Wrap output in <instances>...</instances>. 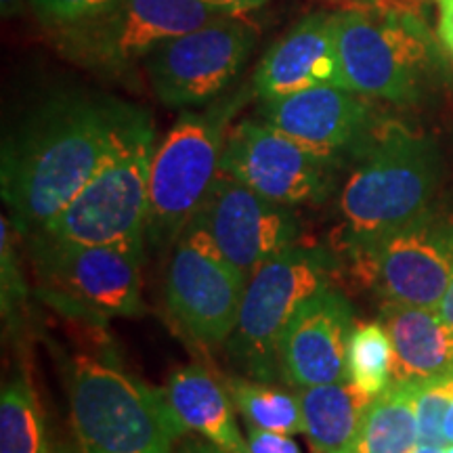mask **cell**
Instances as JSON below:
<instances>
[{"label": "cell", "instance_id": "1", "mask_svg": "<svg viewBox=\"0 0 453 453\" xmlns=\"http://www.w3.org/2000/svg\"><path fill=\"white\" fill-rule=\"evenodd\" d=\"M147 118L105 97L64 95L44 104L4 141L0 187L11 225L42 234Z\"/></svg>", "mask_w": 453, "mask_h": 453}, {"label": "cell", "instance_id": "2", "mask_svg": "<svg viewBox=\"0 0 453 453\" xmlns=\"http://www.w3.org/2000/svg\"><path fill=\"white\" fill-rule=\"evenodd\" d=\"M338 197L342 246L376 240L430 211L441 180L434 141L401 122L373 124Z\"/></svg>", "mask_w": 453, "mask_h": 453}, {"label": "cell", "instance_id": "3", "mask_svg": "<svg viewBox=\"0 0 453 453\" xmlns=\"http://www.w3.org/2000/svg\"><path fill=\"white\" fill-rule=\"evenodd\" d=\"M338 53L347 88L413 105L447 82L445 49L410 9L361 4L338 13Z\"/></svg>", "mask_w": 453, "mask_h": 453}, {"label": "cell", "instance_id": "4", "mask_svg": "<svg viewBox=\"0 0 453 453\" xmlns=\"http://www.w3.org/2000/svg\"><path fill=\"white\" fill-rule=\"evenodd\" d=\"M67 393L82 453H173L187 433L162 390L99 357H73Z\"/></svg>", "mask_w": 453, "mask_h": 453}, {"label": "cell", "instance_id": "5", "mask_svg": "<svg viewBox=\"0 0 453 453\" xmlns=\"http://www.w3.org/2000/svg\"><path fill=\"white\" fill-rule=\"evenodd\" d=\"M246 95L214 99L202 111H183L156 145L150 173L145 242L168 248L179 242L220 174L229 120Z\"/></svg>", "mask_w": 453, "mask_h": 453}, {"label": "cell", "instance_id": "6", "mask_svg": "<svg viewBox=\"0 0 453 453\" xmlns=\"http://www.w3.org/2000/svg\"><path fill=\"white\" fill-rule=\"evenodd\" d=\"M27 240L38 296L61 315L88 326H107L145 311L141 300L143 248L87 246L47 234Z\"/></svg>", "mask_w": 453, "mask_h": 453}, {"label": "cell", "instance_id": "7", "mask_svg": "<svg viewBox=\"0 0 453 453\" xmlns=\"http://www.w3.org/2000/svg\"><path fill=\"white\" fill-rule=\"evenodd\" d=\"M154 151L156 133L147 116L42 234L87 246L143 248Z\"/></svg>", "mask_w": 453, "mask_h": 453}, {"label": "cell", "instance_id": "8", "mask_svg": "<svg viewBox=\"0 0 453 453\" xmlns=\"http://www.w3.org/2000/svg\"><path fill=\"white\" fill-rule=\"evenodd\" d=\"M334 267L330 252L296 243L248 280L237 326L226 340L243 373L260 382H273L281 376L283 332L300 304L330 283Z\"/></svg>", "mask_w": 453, "mask_h": 453}, {"label": "cell", "instance_id": "9", "mask_svg": "<svg viewBox=\"0 0 453 453\" xmlns=\"http://www.w3.org/2000/svg\"><path fill=\"white\" fill-rule=\"evenodd\" d=\"M234 15L203 0H111L97 13L53 27L57 50L97 72H124L170 38Z\"/></svg>", "mask_w": 453, "mask_h": 453}, {"label": "cell", "instance_id": "10", "mask_svg": "<svg viewBox=\"0 0 453 453\" xmlns=\"http://www.w3.org/2000/svg\"><path fill=\"white\" fill-rule=\"evenodd\" d=\"M344 248L355 273L384 303L437 311L453 277V220L430 211L376 240Z\"/></svg>", "mask_w": 453, "mask_h": 453}, {"label": "cell", "instance_id": "11", "mask_svg": "<svg viewBox=\"0 0 453 453\" xmlns=\"http://www.w3.org/2000/svg\"><path fill=\"white\" fill-rule=\"evenodd\" d=\"M257 34L243 15H226L162 42L145 59L157 101L187 110L219 99L246 65Z\"/></svg>", "mask_w": 453, "mask_h": 453}, {"label": "cell", "instance_id": "12", "mask_svg": "<svg viewBox=\"0 0 453 453\" xmlns=\"http://www.w3.org/2000/svg\"><path fill=\"white\" fill-rule=\"evenodd\" d=\"M246 280L226 260L211 235L196 223L174 243L166 273V304L180 330L196 342L220 344L231 338Z\"/></svg>", "mask_w": 453, "mask_h": 453}, {"label": "cell", "instance_id": "13", "mask_svg": "<svg viewBox=\"0 0 453 453\" xmlns=\"http://www.w3.org/2000/svg\"><path fill=\"white\" fill-rule=\"evenodd\" d=\"M191 223L211 235L246 283L265 263L296 246L300 237V220L292 206L267 200L225 170Z\"/></svg>", "mask_w": 453, "mask_h": 453}, {"label": "cell", "instance_id": "14", "mask_svg": "<svg viewBox=\"0 0 453 453\" xmlns=\"http://www.w3.org/2000/svg\"><path fill=\"white\" fill-rule=\"evenodd\" d=\"M336 164L317 157L265 120H242L229 130L220 170L283 206L324 202Z\"/></svg>", "mask_w": 453, "mask_h": 453}, {"label": "cell", "instance_id": "15", "mask_svg": "<svg viewBox=\"0 0 453 453\" xmlns=\"http://www.w3.org/2000/svg\"><path fill=\"white\" fill-rule=\"evenodd\" d=\"M260 120L332 164L353 154L376 124L370 97L332 84L263 101Z\"/></svg>", "mask_w": 453, "mask_h": 453}, {"label": "cell", "instance_id": "16", "mask_svg": "<svg viewBox=\"0 0 453 453\" xmlns=\"http://www.w3.org/2000/svg\"><path fill=\"white\" fill-rule=\"evenodd\" d=\"M353 327L350 303L330 283L309 296L283 332V380L296 388L349 380L347 349Z\"/></svg>", "mask_w": 453, "mask_h": 453}, {"label": "cell", "instance_id": "17", "mask_svg": "<svg viewBox=\"0 0 453 453\" xmlns=\"http://www.w3.org/2000/svg\"><path fill=\"white\" fill-rule=\"evenodd\" d=\"M326 84L347 88L338 53V13L315 11L265 53L252 76V90L267 101Z\"/></svg>", "mask_w": 453, "mask_h": 453}, {"label": "cell", "instance_id": "18", "mask_svg": "<svg viewBox=\"0 0 453 453\" xmlns=\"http://www.w3.org/2000/svg\"><path fill=\"white\" fill-rule=\"evenodd\" d=\"M382 326L393 344L390 382L453 376V326L437 311L384 303Z\"/></svg>", "mask_w": 453, "mask_h": 453}, {"label": "cell", "instance_id": "19", "mask_svg": "<svg viewBox=\"0 0 453 453\" xmlns=\"http://www.w3.org/2000/svg\"><path fill=\"white\" fill-rule=\"evenodd\" d=\"M187 433H196L226 453H248V439L237 426L234 399L200 365L179 367L162 388Z\"/></svg>", "mask_w": 453, "mask_h": 453}, {"label": "cell", "instance_id": "20", "mask_svg": "<svg viewBox=\"0 0 453 453\" xmlns=\"http://www.w3.org/2000/svg\"><path fill=\"white\" fill-rule=\"evenodd\" d=\"M304 434L315 453H353L373 396L350 380L298 388Z\"/></svg>", "mask_w": 453, "mask_h": 453}, {"label": "cell", "instance_id": "21", "mask_svg": "<svg viewBox=\"0 0 453 453\" xmlns=\"http://www.w3.org/2000/svg\"><path fill=\"white\" fill-rule=\"evenodd\" d=\"M413 382H390L367 405L353 453H413L420 445Z\"/></svg>", "mask_w": 453, "mask_h": 453}, {"label": "cell", "instance_id": "22", "mask_svg": "<svg viewBox=\"0 0 453 453\" xmlns=\"http://www.w3.org/2000/svg\"><path fill=\"white\" fill-rule=\"evenodd\" d=\"M0 453H50L44 416L27 372L15 373L0 393Z\"/></svg>", "mask_w": 453, "mask_h": 453}, {"label": "cell", "instance_id": "23", "mask_svg": "<svg viewBox=\"0 0 453 453\" xmlns=\"http://www.w3.org/2000/svg\"><path fill=\"white\" fill-rule=\"evenodd\" d=\"M226 390L237 411L246 418L248 426L292 434V437L304 433L298 395L269 387L267 382L242 380V378L226 382Z\"/></svg>", "mask_w": 453, "mask_h": 453}, {"label": "cell", "instance_id": "24", "mask_svg": "<svg viewBox=\"0 0 453 453\" xmlns=\"http://www.w3.org/2000/svg\"><path fill=\"white\" fill-rule=\"evenodd\" d=\"M349 380L365 395L376 396L393 378V344L382 321L357 324L347 349Z\"/></svg>", "mask_w": 453, "mask_h": 453}, {"label": "cell", "instance_id": "25", "mask_svg": "<svg viewBox=\"0 0 453 453\" xmlns=\"http://www.w3.org/2000/svg\"><path fill=\"white\" fill-rule=\"evenodd\" d=\"M413 403H416L418 434L422 445L447 447L445 420L453 399V376L428 378L413 382Z\"/></svg>", "mask_w": 453, "mask_h": 453}, {"label": "cell", "instance_id": "26", "mask_svg": "<svg viewBox=\"0 0 453 453\" xmlns=\"http://www.w3.org/2000/svg\"><path fill=\"white\" fill-rule=\"evenodd\" d=\"M11 220L3 219V242H0V246H3V258H0V269H3V275H0V280H3V315H4V321H15V315L17 311L21 309V303H24L26 298V283H24V277H21L19 269H17V258H15V252H13V242H11Z\"/></svg>", "mask_w": 453, "mask_h": 453}, {"label": "cell", "instance_id": "27", "mask_svg": "<svg viewBox=\"0 0 453 453\" xmlns=\"http://www.w3.org/2000/svg\"><path fill=\"white\" fill-rule=\"evenodd\" d=\"M111 0H30V9L44 26L61 27L97 13Z\"/></svg>", "mask_w": 453, "mask_h": 453}, {"label": "cell", "instance_id": "28", "mask_svg": "<svg viewBox=\"0 0 453 453\" xmlns=\"http://www.w3.org/2000/svg\"><path fill=\"white\" fill-rule=\"evenodd\" d=\"M248 453H303L292 434L248 426Z\"/></svg>", "mask_w": 453, "mask_h": 453}, {"label": "cell", "instance_id": "29", "mask_svg": "<svg viewBox=\"0 0 453 453\" xmlns=\"http://www.w3.org/2000/svg\"><path fill=\"white\" fill-rule=\"evenodd\" d=\"M437 36L453 61V0H437Z\"/></svg>", "mask_w": 453, "mask_h": 453}, {"label": "cell", "instance_id": "30", "mask_svg": "<svg viewBox=\"0 0 453 453\" xmlns=\"http://www.w3.org/2000/svg\"><path fill=\"white\" fill-rule=\"evenodd\" d=\"M203 3L212 4V7H217L220 11H226V13L246 15L250 13V11L271 3V0H203Z\"/></svg>", "mask_w": 453, "mask_h": 453}, {"label": "cell", "instance_id": "31", "mask_svg": "<svg viewBox=\"0 0 453 453\" xmlns=\"http://www.w3.org/2000/svg\"><path fill=\"white\" fill-rule=\"evenodd\" d=\"M180 453H226V451L220 449L219 445L211 443V441H208V439L200 437V439L185 441L183 447H180Z\"/></svg>", "mask_w": 453, "mask_h": 453}, {"label": "cell", "instance_id": "32", "mask_svg": "<svg viewBox=\"0 0 453 453\" xmlns=\"http://www.w3.org/2000/svg\"><path fill=\"white\" fill-rule=\"evenodd\" d=\"M437 315L445 321V324L453 326V277L449 281V288H447L443 298H441V303L437 307Z\"/></svg>", "mask_w": 453, "mask_h": 453}, {"label": "cell", "instance_id": "33", "mask_svg": "<svg viewBox=\"0 0 453 453\" xmlns=\"http://www.w3.org/2000/svg\"><path fill=\"white\" fill-rule=\"evenodd\" d=\"M26 7H30V0H0V13H3L4 19H11Z\"/></svg>", "mask_w": 453, "mask_h": 453}, {"label": "cell", "instance_id": "34", "mask_svg": "<svg viewBox=\"0 0 453 453\" xmlns=\"http://www.w3.org/2000/svg\"><path fill=\"white\" fill-rule=\"evenodd\" d=\"M445 441H447V447L453 445V399H451L449 413H447V420H445Z\"/></svg>", "mask_w": 453, "mask_h": 453}, {"label": "cell", "instance_id": "35", "mask_svg": "<svg viewBox=\"0 0 453 453\" xmlns=\"http://www.w3.org/2000/svg\"><path fill=\"white\" fill-rule=\"evenodd\" d=\"M413 453H447V447H439V445H418Z\"/></svg>", "mask_w": 453, "mask_h": 453}, {"label": "cell", "instance_id": "36", "mask_svg": "<svg viewBox=\"0 0 453 453\" xmlns=\"http://www.w3.org/2000/svg\"><path fill=\"white\" fill-rule=\"evenodd\" d=\"M349 3H359V4H382L384 0H349Z\"/></svg>", "mask_w": 453, "mask_h": 453}, {"label": "cell", "instance_id": "37", "mask_svg": "<svg viewBox=\"0 0 453 453\" xmlns=\"http://www.w3.org/2000/svg\"><path fill=\"white\" fill-rule=\"evenodd\" d=\"M447 453H453V445H449V447H447Z\"/></svg>", "mask_w": 453, "mask_h": 453}]
</instances>
